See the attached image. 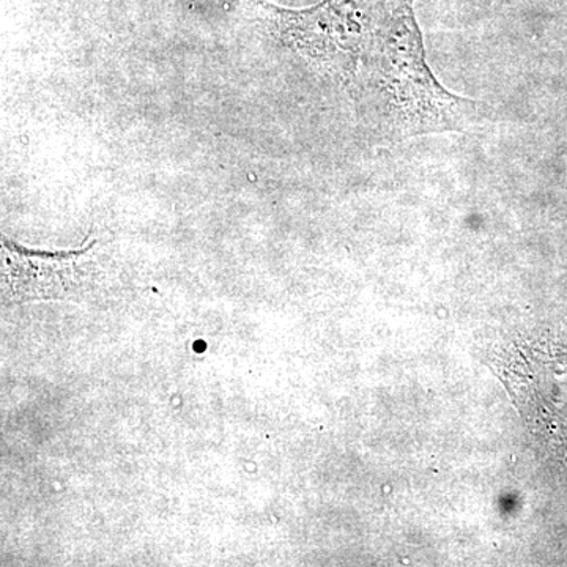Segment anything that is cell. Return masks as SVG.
I'll return each mask as SVG.
<instances>
[{
    "instance_id": "3957f363",
    "label": "cell",
    "mask_w": 567,
    "mask_h": 567,
    "mask_svg": "<svg viewBox=\"0 0 567 567\" xmlns=\"http://www.w3.org/2000/svg\"><path fill=\"white\" fill-rule=\"evenodd\" d=\"M43 252L22 248L2 238L3 295L9 300L31 301L70 298L80 293L91 278L89 252Z\"/></svg>"
},
{
    "instance_id": "6da1fadb",
    "label": "cell",
    "mask_w": 567,
    "mask_h": 567,
    "mask_svg": "<svg viewBox=\"0 0 567 567\" xmlns=\"http://www.w3.org/2000/svg\"><path fill=\"white\" fill-rule=\"evenodd\" d=\"M270 10L282 43L333 78L386 142L462 130L475 117V104L447 92L429 70L413 0Z\"/></svg>"
},
{
    "instance_id": "7a4b0ae2",
    "label": "cell",
    "mask_w": 567,
    "mask_h": 567,
    "mask_svg": "<svg viewBox=\"0 0 567 567\" xmlns=\"http://www.w3.org/2000/svg\"><path fill=\"white\" fill-rule=\"evenodd\" d=\"M499 379L540 443L567 458V352L555 347H514Z\"/></svg>"
}]
</instances>
